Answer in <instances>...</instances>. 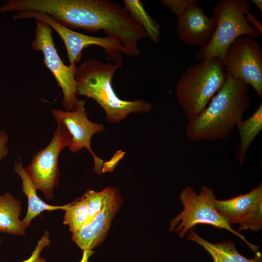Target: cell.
Masks as SVG:
<instances>
[{"instance_id":"cell-11","label":"cell","mask_w":262,"mask_h":262,"mask_svg":"<svg viewBox=\"0 0 262 262\" xmlns=\"http://www.w3.org/2000/svg\"><path fill=\"white\" fill-rule=\"evenodd\" d=\"M217 212L230 225H239L237 231L250 229L255 232L262 229V185L245 195L227 200L214 201Z\"/></svg>"},{"instance_id":"cell-15","label":"cell","mask_w":262,"mask_h":262,"mask_svg":"<svg viewBox=\"0 0 262 262\" xmlns=\"http://www.w3.org/2000/svg\"><path fill=\"white\" fill-rule=\"evenodd\" d=\"M19 162L14 163V170L20 177L22 180V192L27 196L28 199V210L27 213L22 220L24 226L27 228L30 226L32 220L44 211H53L64 210L68 207L69 204L54 206L47 204L41 199L36 193V189L32 183L25 171L20 158Z\"/></svg>"},{"instance_id":"cell-14","label":"cell","mask_w":262,"mask_h":262,"mask_svg":"<svg viewBox=\"0 0 262 262\" xmlns=\"http://www.w3.org/2000/svg\"><path fill=\"white\" fill-rule=\"evenodd\" d=\"M187 236L188 240L202 246L211 256L213 262H262L260 252L258 251L252 259L246 258L237 251L231 241L212 244L200 237L193 229L188 231Z\"/></svg>"},{"instance_id":"cell-19","label":"cell","mask_w":262,"mask_h":262,"mask_svg":"<svg viewBox=\"0 0 262 262\" xmlns=\"http://www.w3.org/2000/svg\"><path fill=\"white\" fill-rule=\"evenodd\" d=\"M65 211L63 224L68 226L72 233L86 224L88 213L86 201L83 195L73 203L69 204Z\"/></svg>"},{"instance_id":"cell-2","label":"cell","mask_w":262,"mask_h":262,"mask_svg":"<svg viewBox=\"0 0 262 262\" xmlns=\"http://www.w3.org/2000/svg\"><path fill=\"white\" fill-rule=\"evenodd\" d=\"M123 65V62L103 63L89 58L76 70L78 95L95 100L105 111L110 123H119L130 114L149 112L151 109V104L144 100H124L116 94L112 79Z\"/></svg>"},{"instance_id":"cell-5","label":"cell","mask_w":262,"mask_h":262,"mask_svg":"<svg viewBox=\"0 0 262 262\" xmlns=\"http://www.w3.org/2000/svg\"><path fill=\"white\" fill-rule=\"evenodd\" d=\"M180 197L183 210L171 220L169 228L170 231L178 233L179 237L183 238L187 231L198 224L212 225L236 235L249 246L254 254L258 251L259 246L250 243L244 236L234 230L217 212L214 204L216 197L211 188L202 185L197 194L193 187L187 186L182 190Z\"/></svg>"},{"instance_id":"cell-3","label":"cell","mask_w":262,"mask_h":262,"mask_svg":"<svg viewBox=\"0 0 262 262\" xmlns=\"http://www.w3.org/2000/svg\"><path fill=\"white\" fill-rule=\"evenodd\" d=\"M226 77L223 61L218 57L204 59L186 69L177 83L175 93L188 122L204 111Z\"/></svg>"},{"instance_id":"cell-7","label":"cell","mask_w":262,"mask_h":262,"mask_svg":"<svg viewBox=\"0 0 262 262\" xmlns=\"http://www.w3.org/2000/svg\"><path fill=\"white\" fill-rule=\"evenodd\" d=\"M35 21V37L32 43V47L42 52L46 66L62 89L63 106L66 111H73L77 108L79 101L76 79L77 67L76 65L66 66L63 63L55 48L51 27L41 20Z\"/></svg>"},{"instance_id":"cell-23","label":"cell","mask_w":262,"mask_h":262,"mask_svg":"<svg viewBox=\"0 0 262 262\" xmlns=\"http://www.w3.org/2000/svg\"><path fill=\"white\" fill-rule=\"evenodd\" d=\"M126 152L121 149H119L113 154L111 159L103 163L101 173L111 172L113 171L117 164L123 159Z\"/></svg>"},{"instance_id":"cell-17","label":"cell","mask_w":262,"mask_h":262,"mask_svg":"<svg viewBox=\"0 0 262 262\" xmlns=\"http://www.w3.org/2000/svg\"><path fill=\"white\" fill-rule=\"evenodd\" d=\"M239 132L240 146L236 153V159L240 164L245 159L248 148L262 130V103L248 118L241 120L236 125Z\"/></svg>"},{"instance_id":"cell-21","label":"cell","mask_w":262,"mask_h":262,"mask_svg":"<svg viewBox=\"0 0 262 262\" xmlns=\"http://www.w3.org/2000/svg\"><path fill=\"white\" fill-rule=\"evenodd\" d=\"M161 2L179 17L185 12L189 7L196 4L197 0H162Z\"/></svg>"},{"instance_id":"cell-20","label":"cell","mask_w":262,"mask_h":262,"mask_svg":"<svg viewBox=\"0 0 262 262\" xmlns=\"http://www.w3.org/2000/svg\"><path fill=\"white\" fill-rule=\"evenodd\" d=\"M104 194L103 189L100 192L90 190L83 195L86 201L88 213V220L85 225L91 222L102 209Z\"/></svg>"},{"instance_id":"cell-26","label":"cell","mask_w":262,"mask_h":262,"mask_svg":"<svg viewBox=\"0 0 262 262\" xmlns=\"http://www.w3.org/2000/svg\"><path fill=\"white\" fill-rule=\"evenodd\" d=\"M93 251L91 250H85L83 251L82 256L80 262H88L89 258L93 254ZM38 262H47L43 258L41 257Z\"/></svg>"},{"instance_id":"cell-24","label":"cell","mask_w":262,"mask_h":262,"mask_svg":"<svg viewBox=\"0 0 262 262\" xmlns=\"http://www.w3.org/2000/svg\"><path fill=\"white\" fill-rule=\"evenodd\" d=\"M8 137L6 133L0 130V160L4 158L8 152Z\"/></svg>"},{"instance_id":"cell-25","label":"cell","mask_w":262,"mask_h":262,"mask_svg":"<svg viewBox=\"0 0 262 262\" xmlns=\"http://www.w3.org/2000/svg\"><path fill=\"white\" fill-rule=\"evenodd\" d=\"M246 19L249 23L250 22L253 23V27L258 30L261 35H262V26L258 18L249 12L246 14Z\"/></svg>"},{"instance_id":"cell-6","label":"cell","mask_w":262,"mask_h":262,"mask_svg":"<svg viewBox=\"0 0 262 262\" xmlns=\"http://www.w3.org/2000/svg\"><path fill=\"white\" fill-rule=\"evenodd\" d=\"M14 19H34L49 25L62 39L67 51L69 65L80 62L82 50L90 46H97L103 49L105 59L113 63H121L124 49L117 39L109 37H98L84 34L65 27L55 21L47 14L36 12H16Z\"/></svg>"},{"instance_id":"cell-28","label":"cell","mask_w":262,"mask_h":262,"mask_svg":"<svg viewBox=\"0 0 262 262\" xmlns=\"http://www.w3.org/2000/svg\"><path fill=\"white\" fill-rule=\"evenodd\" d=\"M1 239L0 238V244L1 243Z\"/></svg>"},{"instance_id":"cell-12","label":"cell","mask_w":262,"mask_h":262,"mask_svg":"<svg viewBox=\"0 0 262 262\" xmlns=\"http://www.w3.org/2000/svg\"><path fill=\"white\" fill-rule=\"evenodd\" d=\"M101 210L87 225L72 233V240L83 251L91 250L102 243L110 228L112 220L119 209L122 198L118 188L104 189Z\"/></svg>"},{"instance_id":"cell-10","label":"cell","mask_w":262,"mask_h":262,"mask_svg":"<svg viewBox=\"0 0 262 262\" xmlns=\"http://www.w3.org/2000/svg\"><path fill=\"white\" fill-rule=\"evenodd\" d=\"M85 101L79 99L77 108L73 111H63L55 109L52 114L57 123L62 124L71 137L69 150L73 153L86 148L91 153L94 161V171L101 174L103 160L98 157L91 147L93 135L103 131V124L91 121L85 108Z\"/></svg>"},{"instance_id":"cell-4","label":"cell","mask_w":262,"mask_h":262,"mask_svg":"<svg viewBox=\"0 0 262 262\" xmlns=\"http://www.w3.org/2000/svg\"><path fill=\"white\" fill-rule=\"evenodd\" d=\"M250 4L247 0H221L211 10L216 26L209 43L195 54V57L202 61L213 57L223 60L229 47L238 37L248 36L253 38L260 35L258 30L246 19Z\"/></svg>"},{"instance_id":"cell-9","label":"cell","mask_w":262,"mask_h":262,"mask_svg":"<svg viewBox=\"0 0 262 262\" xmlns=\"http://www.w3.org/2000/svg\"><path fill=\"white\" fill-rule=\"evenodd\" d=\"M225 71L251 86L262 98V49L259 42L248 36L236 39L222 60Z\"/></svg>"},{"instance_id":"cell-8","label":"cell","mask_w":262,"mask_h":262,"mask_svg":"<svg viewBox=\"0 0 262 262\" xmlns=\"http://www.w3.org/2000/svg\"><path fill=\"white\" fill-rule=\"evenodd\" d=\"M57 125L49 144L39 150L24 168L35 189L41 190L47 199L53 198L54 188L58 184L59 154L71 143V137L66 128L60 123Z\"/></svg>"},{"instance_id":"cell-16","label":"cell","mask_w":262,"mask_h":262,"mask_svg":"<svg viewBox=\"0 0 262 262\" xmlns=\"http://www.w3.org/2000/svg\"><path fill=\"white\" fill-rule=\"evenodd\" d=\"M21 201L10 193L0 195V232L24 235L26 227L19 219Z\"/></svg>"},{"instance_id":"cell-18","label":"cell","mask_w":262,"mask_h":262,"mask_svg":"<svg viewBox=\"0 0 262 262\" xmlns=\"http://www.w3.org/2000/svg\"><path fill=\"white\" fill-rule=\"evenodd\" d=\"M124 7L133 19L144 30L147 37L157 43L160 38V27L145 10L140 0H124Z\"/></svg>"},{"instance_id":"cell-1","label":"cell","mask_w":262,"mask_h":262,"mask_svg":"<svg viewBox=\"0 0 262 262\" xmlns=\"http://www.w3.org/2000/svg\"><path fill=\"white\" fill-rule=\"evenodd\" d=\"M249 89L248 85L227 73L223 86L206 108L187 123V138L196 142L229 138L250 105Z\"/></svg>"},{"instance_id":"cell-27","label":"cell","mask_w":262,"mask_h":262,"mask_svg":"<svg viewBox=\"0 0 262 262\" xmlns=\"http://www.w3.org/2000/svg\"><path fill=\"white\" fill-rule=\"evenodd\" d=\"M251 1L258 7L262 14V0H251Z\"/></svg>"},{"instance_id":"cell-22","label":"cell","mask_w":262,"mask_h":262,"mask_svg":"<svg viewBox=\"0 0 262 262\" xmlns=\"http://www.w3.org/2000/svg\"><path fill=\"white\" fill-rule=\"evenodd\" d=\"M50 243L49 232L48 231H46L41 238L37 241L30 257L21 262H38L41 251L45 247L49 246Z\"/></svg>"},{"instance_id":"cell-13","label":"cell","mask_w":262,"mask_h":262,"mask_svg":"<svg viewBox=\"0 0 262 262\" xmlns=\"http://www.w3.org/2000/svg\"><path fill=\"white\" fill-rule=\"evenodd\" d=\"M216 26L215 17H209L202 8L196 4L178 18L176 30L181 42L190 46L202 48L212 39Z\"/></svg>"}]
</instances>
